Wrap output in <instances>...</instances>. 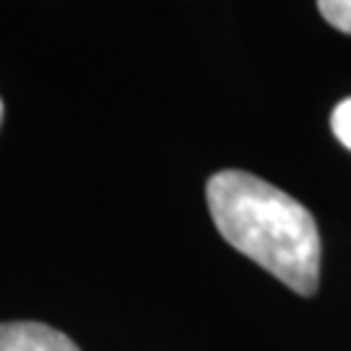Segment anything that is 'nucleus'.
Instances as JSON below:
<instances>
[{
    "label": "nucleus",
    "instance_id": "nucleus-3",
    "mask_svg": "<svg viewBox=\"0 0 351 351\" xmlns=\"http://www.w3.org/2000/svg\"><path fill=\"white\" fill-rule=\"evenodd\" d=\"M317 8L328 24L351 34V0H317Z\"/></svg>",
    "mask_w": 351,
    "mask_h": 351
},
{
    "label": "nucleus",
    "instance_id": "nucleus-4",
    "mask_svg": "<svg viewBox=\"0 0 351 351\" xmlns=\"http://www.w3.org/2000/svg\"><path fill=\"white\" fill-rule=\"evenodd\" d=\"M330 128H333V136L351 151V97L343 99L333 110V114H330Z\"/></svg>",
    "mask_w": 351,
    "mask_h": 351
},
{
    "label": "nucleus",
    "instance_id": "nucleus-1",
    "mask_svg": "<svg viewBox=\"0 0 351 351\" xmlns=\"http://www.w3.org/2000/svg\"><path fill=\"white\" fill-rule=\"evenodd\" d=\"M206 201L219 234L302 297L320 284V232L313 213L261 177L226 169L208 180Z\"/></svg>",
    "mask_w": 351,
    "mask_h": 351
},
{
    "label": "nucleus",
    "instance_id": "nucleus-5",
    "mask_svg": "<svg viewBox=\"0 0 351 351\" xmlns=\"http://www.w3.org/2000/svg\"><path fill=\"white\" fill-rule=\"evenodd\" d=\"M0 120H3V101H0Z\"/></svg>",
    "mask_w": 351,
    "mask_h": 351
},
{
    "label": "nucleus",
    "instance_id": "nucleus-2",
    "mask_svg": "<svg viewBox=\"0 0 351 351\" xmlns=\"http://www.w3.org/2000/svg\"><path fill=\"white\" fill-rule=\"evenodd\" d=\"M0 351H81L65 333L45 323H3Z\"/></svg>",
    "mask_w": 351,
    "mask_h": 351
}]
</instances>
